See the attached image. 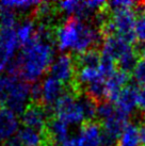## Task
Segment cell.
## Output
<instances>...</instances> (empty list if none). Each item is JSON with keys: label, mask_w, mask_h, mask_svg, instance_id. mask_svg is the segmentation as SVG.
Here are the masks:
<instances>
[{"label": "cell", "mask_w": 145, "mask_h": 146, "mask_svg": "<svg viewBox=\"0 0 145 146\" xmlns=\"http://www.w3.org/2000/svg\"><path fill=\"white\" fill-rule=\"evenodd\" d=\"M17 115L8 108H0V142L7 143L19 130Z\"/></svg>", "instance_id": "10"}, {"label": "cell", "mask_w": 145, "mask_h": 146, "mask_svg": "<svg viewBox=\"0 0 145 146\" xmlns=\"http://www.w3.org/2000/svg\"><path fill=\"white\" fill-rule=\"evenodd\" d=\"M19 24L17 19V14L12 10L4 9L0 7V31L14 29L15 26Z\"/></svg>", "instance_id": "23"}, {"label": "cell", "mask_w": 145, "mask_h": 146, "mask_svg": "<svg viewBox=\"0 0 145 146\" xmlns=\"http://www.w3.org/2000/svg\"><path fill=\"white\" fill-rule=\"evenodd\" d=\"M60 146H80V141H79V138H69Z\"/></svg>", "instance_id": "27"}, {"label": "cell", "mask_w": 145, "mask_h": 146, "mask_svg": "<svg viewBox=\"0 0 145 146\" xmlns=\"http://www.w3.org/2000/svg\"><path fill=\"white\" fill-rule=\"evenodd\" d=\"M133 80L137 82L138 84L145 85V60L140 59V61L138 63L137 67L134 68L132 73Z\"/></svg>", "instance_id": "24"}, {"label": "cell", "mask_w": 145, "mask_h": 146, "mask_svg": "<svg viewBox=\"0 0 145 146\" xmlns=\"http://www.w3.org/2000/svg\"><path fill=\"white\" fill-rule=\"evenodd\" d=\"M19 45L15 29L0 31V73L9 69Z\"/></svg>", "instance_id": "7"}, {"label": "cell", "mask_w": 145, "mask_h": 146, "mask_svg": "<svg viewBox=\"0 0 145 146\" xmlns=\"http://www.w3.org/2000/svg\"><path fill=\"white\" fill-rule=\"evenodd\" d=\"M130 80V75L116 69L114 73L106 79V100L108 102H116L122 90Z\"/></svg>", "instance_id": "14"}, {"label": "cell", "mask_w": 145, "mask_h": 146, "mask_svg": "<svg viewBox=\"0 0 145 146\" xmlns=\"http://www.w3.org/2000/svg\"><path fill=\"white\" fill-rule=\"evenodd\" d=\"M117 113V109L115 105L111 102L108 100H104L98 104L97 106V122L101 123L108 121L109 118L113 117L115 114Z\"/></svg>", "instance_id": "22"}, {"label": "cell", "mask_w": 145, "mask_h": 146, "mask_svg": "<svg viewBox=\"0 0 145 146\" xmlns=\"http://www.w3.org/2000/svg\"><path fill=\"white\" fill-rule=\"evenodd\" d=\"M11 81H12V76L7 77V76H1L0 75V105L5 104Z\"/></svg>", "instance_id": "25"}, {"label": "cell", "mask_w": 145, "mask_h": 146, "mask_svg": "<svg viewBox=\"0 0 145 146\" xmlns=\"http://www.w3.org/2000/svg\"><path fill=\"white\" fill-rule=\"evenodd\" d=\"M116 146H142L139 125L136 123H128L117 140Z\"/></svg>", "instance_id": "17"}, {"label": "cell", "mask_w": 145, "mask_h": 146, "mask_svg": "<svg viewBox=\"0 0 145 146\" xmlns=\"http://www.w3.org/2000/svg\"><path fill=\"white\" fill-rule=\"evenodd\" d=\"M50 117L51 116L48 110L44 105L30 102L27 109L21 114V123L24 124V127L44 131Z\"/></svg>", "instance_id": "8"}, {"label": "cell", "mask_w": 145, "mask_h": 146, "mask_svg": "<svg viewBox=\"0 0 145 146\" xmlns=\"http://www.w3.org/2000/svg\"><path fill=\"white\" fill-rule=\"evenodd\" d=\"M45 132L47 133L48 138L53 141V144H56L57 146H60L69 139V125L56 116H51L48 119V123L45 128Z\"/></svg>", "instance_id": "15"}, {"label": "cell", "mask_w": 145, "mask_h": 146, "mask_svg": "<svg viewBox=\"0 0 145 146\" xmlns=\"http://www.w3.org/2000/svg\"><path fill=\"white\" fill-rule=\"evenodd\" d=\"M102 41L104 37L96 26L93 27L76 17H67L56 30V44L62 52L79 54L90 49H99Z\"/></svg>", "instance_id": "2"}, {"label": "cell", "mask_w": 145, "mask_h": 146, "mask_svg": "<svg viewBox=\"0 0 145 146\" xmlns=\"http://www.w3.org/2000/svg\"><path fill=\"white\" fill-rule=\"evenodd\" d=\"M144 114H145V113H144Z\"/></svg>", "instance_id": "29"}, {"label": "cell", "mask_w": 145, "mask_h": 146, "mask_svg": "<svg viewBox=\"0 0 145 146\" xmlns=\"http://www.w3.org/2000/svg\"><path fill=\"white\" fill-rule=\"evenodd\" d=\"M141 59H144L145 60V46H144V48H143V51H142V53H141Z\"/></svg>", "instance_id": "28"}, {"label": "cell", "mask_w": 145, "mask_h": 146, "mask_svg": "<svg viewBox=\"0 0 145 146\" xmlns=\"http://www.w3.org/2000/svg\"><path fill=\"white\" fill-rule=\"evenodd\" d=\"M53 116L60 118L67 125L84 123V113L78 102V95L67 88L59 100L53 106Z\"/></svg>", "instance_id": "3"}, {"label": "cell", "mask_w": 145, "mask_h": 146, "mask_svg": "<svg viewBox=\"0 0 145 146\" xmlns=\"http://www.w3.org/2000/svg\"><path fill=\"white\" fill-rule=\"evenodd\" d=\"M138 106L143 113H145V85L139 90V96H138Z\"/></svg>", "instance_id": "26"}, {"label": "cell", "mask_w": 145, "mask_h": 146, "mask_svg": "<svg viewBox=\"0 0 145 146\" xmlns=\"http://www.w3.org/2000/svg\"><path fill=\"white\" fill-rule=\"evenodd\" d=\"M140 59H141L140 54L137 52V50L133 48L132 46L124 56H122L116 61V67L117 69H120L122 72L128 74V75H131L134 68L137 67Z\"/></svg>", "instance_id": "19"}, {"label": "cell", "mask_w": 145, "mask_h": 146, "mask_svg": "<svg viewBox=\"0 0 145 146\" xmlns=\"http://www.w3.org/2000/svg\"><path fill=\"white\" fill-rule=\"evenodd\" d=\"M80 146H100L102 145V128L97 121L84 122L81 124L79 133Z\"/></svg>", "instance_id": "13"}, {"label": "cell", "mask_w": 145, "mask_h": 146, "mask_svg": "<svg viewBox=\"0 0 145 146\" xmlns=\"http://www.w3.org/2000/svg\"><path fill=\"white\" fill-rule=\"evenodd\" d=\"M111 18H112L113 25L115 28V32L118 36L123 37L130 45L137 43V38H136V34H134L137 14L132 8L112 13Z\"/></svg>", "instance_id": "5"}, {"label": "cell", "mask_w": 145, "mask_h": 146, "mask_svg": "<svg viewBox=\"0 0 145 146\" xmlns=\"http://www.w3.org/2000/svg\"><path fill=\"white\" fill-rule=\"evenodd\" d=\"M34 23L35 21L33 18H25L24 21L17 25L16 34L21 46L30 43L35 36L36 27Z\"/></svg>", "instance_id": "18"}, {"label": "cell", "mask_w": 145, "mask_h": 146, "mask_svg": "<svg viewBox=\"0 0 145 146\" xmlns=\"http://www.w3.org/2000/svg\"><path fill=\"white\" fill-rule=\"evenodd\" d=\"M49 73L50 77L63 82L65 85H72L75 82L76 75L74 56L69 52L60 54L56 60H53V64L50 65Z\"/></svg>", "instance_id": "6"}, {"label": "cell", "mask_w": 145, "mask_h": 146, "mask_svg": "<svg viewBox=\"0 0 145 146\" xmlns=\"http://www.w3.org/2000/svg\"><path fill=\"white\" fill-rule=\"evenodd\" d=\"M138 96L139 90L134 84H127L122 90L121 94L115 102V107L117 111L129 117L130 114H132L136 107L138 106Z\"/></svg>", "instance_id": "12"}, {"label": "cell", "mask_w": 145, "mask_h": 146, "mask_svg": "<svg viewBox=\"0 0 145 146\" xmlns=\"http://www.w3.org/2000/svg\"><path fill=\"white\" fill-rule=\"evenodd\" d=\"M78 102H79L81 108L83 110L85 122L96 121L97 106H98V104L84 93H82L81 95L78 96Z\"/></svg>", "instance_id": "21"}, {"label": "cell", "mask_w": 145, "mask_h": 146, "mask_svg": "<svg viewBox=\"0 0 145 146\" xmlns=\"http://www.w3.org/2000/svg\"><path fill=\"white\" fill-rule=\"evenodd\" d=\"M53 45L34 36L32 41L23 46L21 52L9 66L14 77L26 82H37L42 75L49 70L53 62Z\"/></svg>", "instance_id": "1"}, {"label": "cell", "mask_w": 145, "mask_h": 146, "mask_svg": "<svg viewBox=\"0 0 145 146\" xmlns=\"http://www.w3.org/2000/svg\"><path fill=\"white\" fill-rule=\"evenodd\" d=\"M40 1H34V0H12V1H0V7L4 9L12 10L13 12L20 13V14H28L30 13L32 15L34 9L39 5Z\"/></svg>", "instance_id": "20"}, {"label": "cell", "mask_w": 145, "mask_h": 146, "mask_svg": "<svg viewBox=\"0 0 145 146\" xmlns=\"http://www.w3.org/2000/svg\"><path fill=\"white\" fill-rule=\"evenodd\" d=\"M43 90V105L48 110L50 116H53V106L59 98L67 91V85L53 77L46 78L42 83Z\"/></svg>", "instance_id": "9"}, {"label": "cell", "mask_w": 145, "mask_h": 146, "mask_svg": "<svg viewBox=\"0 0 145 146\" xmlns=\"http://www.w3.org/2000/svg\"><path fill=\"white\" fill-rule=\"evenodd\" d=\"M75 67L82 68V67H91V68H99L101 61V50L100 49H90L83 53L76 54L74 57Z\"/></svg>", "instance_id": "16"}, {"label": "cell", "mask_w": 145, "mask_h": 146, "mask_svg": "<svg viewBox=\"0 0 145 146\" xmlns=\"http://www.w3.org/2000/svg\"><path fill=\"white\" fill-rule=\"evenodd\" d=\"M131 47L132 45L126 42L123 37L118 36L117 34H114V35H110L104 38L102 44H101V53L111 58L116 62Z\"/></svg>", "instance_id": "11"}, {"label": "cell", "mask_w": 145, "mask_h": 146, "mask_svg": "<svg viewBox=\"0 0 145 146\" xmlns=\"http://www.w3.org/2000/svg\"><path fill=\"white\" fill-rule=\"evenodd\" d=\"M30 86L28 82L12 76L8 97L5 100V108L10 109L15 114H23L29 106L30 100Z\"/></svg>", "instance_id": "4"}]
</instances>
